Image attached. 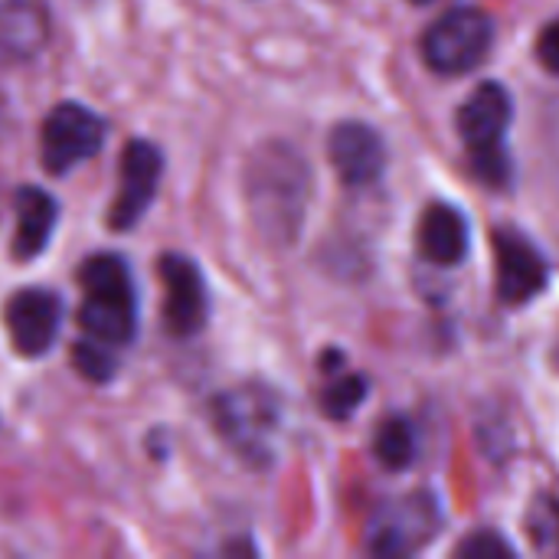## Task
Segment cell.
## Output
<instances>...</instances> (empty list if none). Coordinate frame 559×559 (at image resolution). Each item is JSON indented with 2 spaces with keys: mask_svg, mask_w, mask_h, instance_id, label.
<instances>
[{
  "mask_svg": "<svg viewBox=\"0 0 559 559\" xmlns=\"http://www.w3.org/2000/svg\"><path fill=\"white\" fill-rule=\"evenodd\" d=\"M246 200L269 242L292 246L311 203L308 160L285 141L262 144L246 164Z\"/></svg>",
  "mask_w": 559,
  "mask_h": 559,
  "instance_id": "cell-1",
  "label": "cell"
},
{
  "mask_svg": "<svg viewBox=\"0 0 559 559\" xmlns=\"http://www.w3.org/2000/svg\"><path fill=\"white\" fill-rule=\"evenodd\" d=\"M491 39L495 23L485 10L455 7L426 29L423 56L439 75H465L491 52Z\"/></svg>",
  "mask_w": 559,
  "mask_h": 559,
  "instance_id": "cell-4",
  "label": "cell"
},
{
  "mask_svg": "<svg viewBox=\"0 0 559 559\" xmlns=\"http://www.w3.org/2000/svg\"><path fill=\"white\" fill-rule=\"evenodd\" d=\"M75 354V367L88 377V380H111V373H115V367H118V360H115V347H105V344H98V341H79L75 347H72Z\"/></svg>",
  "mask_w": 559,
  "mask_h": 559,
  "instance_id": "cell-19",
  "label": "cell"
},
{
  "mask_svg": "<svg viewBox=\"0 0 559 559\" xmlns=\"http://www.w3.org/2000/svg\"><path fill=\"white\" fill-rule=\"evenodd\" d=\"M439 531V508L429 495H409L377 511L370 524V550L377 557H406L423 550Z\"/></svg>",
  "mask_w": 559,
  "mask_h": 559,
  "instance_id": "cell-7",
  "label": "cell"
},
{
  "mask_svg": "<svg viewBox=\"0 0 559 559\" xmlns=\"http://www.w3.org/2000/svg\"><path fill=\"white\" fill-rule=\"evenodd\" d=\"M56 200L39 187H23L16 193V233H13V255L29 262L43 255L52 229H56Z\"/></svg>",
  "mask_w": 559,
  "mask_h": 559,
  "instance_id": "cell-14",
  "label": "cell"
},
{
  "mask_svg": "<svg viewBox=\"0 0 559 559\" xmlns=\"http://www.w3.org/2000/svg\"><path fill=\"white\" fill-rule=\"evenodd\" d=\"M46 39V16L29 0H0V56H29Z\"/></svg>",
  "mask_w": 559,
  "mask_h": 559,
  "instance_id": "cell-15",
  "label": "cell"
},
{
  "mask_svg": "<svg viewBox=\"0 0 559 559\" xmlns=\"http://www.w3.org/2000/svg\"><path fill=\"white\" fill-rule=\"evenodd\" d=\"M377 462L390 472H403L416 459V432L403 416H393L380 426L377 442H373Z\"/></svg>",
  "mask_w": 559,
  "mask_h": 559,
  "instance_id": "cell-16",
  "label": "cell"
},
{
  "mask_svg": "<svg viewBox=\"0 0 559 559\" xmlns=\"http://www.w3.org/2000/svg\"><path fill=\"white\" fill-rule=\"evenodd\" d=\"M79 285L85 295L79 311L85 337L115 350L128 347L138 334V298L128 262L111 252L92 255L79 269Z\"/></svg>",
  "mask_w": 559,
  "mask_h": 559,
  "instance_id": "cell-2",
  "label": "cell"
},
{
  "mask_svg": "<svg viewBox=\"0 0 559 559\" xmlns=\"http://www.w3.org/2000/svg\"><path fill=\"white\" fill-rule=\"evenodd\" d=\"M62 301L49 288H20L3 308V324L10 344L20 357H43L59 334Z\"/></svg>",
  "mask_w": 559,
  "mask_h": 559,
  "instance_id": "cell-9",
  "label": "cell"
},
{
  "mask_svg": "<svg viewBox=\"0 0 559 559\" xmlns=\"http://www.w3.org/2000/svg\"><path fill=\"white\" fill-rule=\"evenodd\" d=\"M164 177V157L154 144L147 141H131L121 154V177H118V197L111 203L108 223L115 233L134 229L147 206L157 197Z\"/></svg>",
  "mask_w": 559,
  "mask_h": 559,
  "instance_id": "cell-8",
  "label": "cell"
},
{
  "mask_svg": "<svg viewBox=\"0 0 559 559\" xmlns=\"http://www.w3.org/2000/svg\"><path fill=\"white\" fill-rule=\"evenodd\" d=\"M537 59L544 62V69H550L559 75V20L547 23L537 36Z\"/></svg>",
  "mask_w": 559,
  "mask_h": 559,
  "instance_id": "cell-21",
  "label": "cell"
},
{
  "mask_svg": "<svg viewBox=\"0 0 559 559\" xmlns=\"http://www.w3.org/2000/svg\"><path fill=\"white\" fill-rule=\"evenodd\" d=\"M413 3H429V0H413Z\"/></svg>",
  "mask_w": 559,
  "mask_h": 559,
  "instance_id": "cell-22",
  "label": "cell"
},
{
  "mask_svg": "<svg viewBox=\"0 0 559 559\" xmlns=\"http://www.w3.org/2000/svg\"><path fill=\"white\" fill-rule=\"evenodd\" d=\"M328 157L347 187H370L383 177L386 147L383 138L364 121H341L328 138Z\"/></svg>",
  "mask_w": 559,
  "mask_h": 559,
  "instance_id": "cell-12",
  "label": "cell"
},
{
  "mask_svg": "<svg viewBox=\"0 0 559 559\" xmlns=\"http://www.w3.org/2000/svg\"><path fill=\"white\" fill-rule=\"evenodd\" d=\"M495 269H498V298L504 305H527L547 288L550 278L540 249L514 229L495 233Z\"/></svg>",
  "mask_w": 559,
  "mask_h": 559,
  "instance_id": "cell-11",
  "label": "cell"
},
{
  "mask_svg": "<svg viewBox=\"0 0 559 559\" xmlns=\"http://www.w3.org/2000/svg\"><path fill=\"white\" fill-rule=\"evenodd\" d=\"M455 557L459 559H514V547H511L508 540H501L498 534H491V531H478V534H472L468 540H462V544H459Z\"/></svg>",
  "mask_w": 559,
  "mask_h": 559,
  "instance_id": "cell-20",
  "label": "cell"
},
{
  "mask_svg": "<svg viewBox=\"0 0 559 559\" xmlns=\"http://www.w3.org/2000/svg\"><path fill=\"white\" fill-rule=\"evenodd\" d=\"M160 282H164V321L174 337H193L206 324V282L193 259L167 252L160 255Z\"/></svg>",
  "mask_w": 559,
  "mask_h": 559,
  "instance_id": "cell-10",
  "label": "cell"
},
{
  "mask_svg": "<svg viewBox=\"0 0 559 559\" xmlns=\"http://www.w3.org/2000/svg\"><path fill=\"white\" fill-rule=\"evenodd\" d=\"M364 396H367V380L357 377V373H347V377H337L324 390L321 403H324V413L331 419H347V416L357 413V406L364 403Z\"/></svg>",
  "mask_w": 559,
  "mask_h": 559,
  "instance_id": "cell-18",
  "label": "cell"
},
{
  "mask_svg": "<svg viewBox=\"0 0 559 559\" xmlns=\"http://www.w3.org/2000/svg\"><path fill=\"white\" fill-rule=\"evenodd\" d=\"M216 426L246 459L262 462L272 452L278 406L262 386H239L216 400Z\"/></svg>",
  "mask_w": 559,
  "mask_h": 559,
  "instance_id": "cell-6",
  "label": "cell"
},
{
  "mask_svg": "<svg viewBox=\"0 0 559 559\" xmlns=\"http://www.w3.org/2000/svg\"><path fill=\"white\" fill-rule=\"evenodd\" d=\"M102 141H105V121L92 108L79 102H59L43 121V138H39L43 167L49 174H66L69 167L95 157Z\"/></svg>",
  "mask_w": 559,
  "mask_h": 559,
  "instance_id": "cell-5",
  "label": "cell"
},
{
  "mask_svg": "<svg viewBox=\"0 0 559 559\" xmlns=\"http://www.w3.org/2000/svg\"><path fill=\"white\" fill-rule=\"evenodd\" d=\"M419 252L432 265H459L468 252V223L449 203H432L419 219Z\"/></svg>",
  "mask_w": 559,
  "mask_h": 559,
  "instance_id": "cell-13",
  "label": "cell"
},
{
  "mask_svg": "<svg viewBox=\"0 0 559 559\" xmlns=\"http://www.w3.org/2000/svg\"><path fill=\"white\" fill-rule=\"evenodd\" d=\"M527 534L531 544L544 557H559V501L550 495H540L527 514Z\"/></svg>",
  "mask_w": 559,
  "mask_h": 559,
  "instance_id": "cell-17",
  "label": "cell"
},
{
  "mask_svg": "<svg viewBox=\"0 0 559 559\" xmlns=\"http://www.w3.org/2000/svg\"><path fill=\"white\" fill-rule=\"evenodd\" d=\"M508 124L511 95L498 82H481L459 108V131L468 147V160L475 174L491 187H504L511 180V157L504 151Z\"/></svg>",
  "mask_w": 559,
  "mask_h": 559,
  "instance_id": "cell-3",
  "label": "cell"
}]
</instances>
